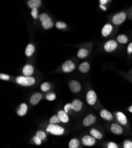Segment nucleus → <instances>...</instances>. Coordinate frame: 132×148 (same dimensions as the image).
<instances>
[{
	"instance_id": "nucleus-16",
	"label": "nucleus",
	"mask_w": 132,
	"mask_h": 148,
	"mask_svg": "<svg viewBox=\"0 0 132 148\" xmlns=\"http://www.w3.org/2000/svg\"><path fill=\"white\" fill-rule=\"evenodd\" d=\"M90 134L97 140H101L104 138V133L97 128H92L90 130Z\"/></svg>"
},
{
	"instance_id": "nucleus-25",
	"label": "nucleus",
	"mask_w": 132,
	"mask_h": 148,
	"mask_svg": "<svg viewBox=\"0 0 132 148\" xmlns=\"http://www.w3.org/2000/svg\"><path fill=\"white\" fill-rule=\"evenodd\" d=\"M80 140L77 138H72L68 143L69 148H79L80 147Z\"/></svg>"
},
{
	"instance_id": "nucleus-18",
	"label": "nucleus",
	"mask_w": 132,
	"mask_h": 148,
	"mask_svg": "<svg viewBox=\"0 0 132 148\" xmlns=\"http://www.w3.org/2000/svg\"><path fill=\"white\" fill-rule=\"evenodd\" d=\"M28 110V105L25 103H23L19 106V107L17 110V114L20 117H23L27 113Z\"/></svg>"
},
{
	"instance_id": "nucleus-20",
	"label": "nucleus",
	"mask_w": 132,
	"mask_h": 148,
	"mask_svg": "<svg viewBox=\"0 0 132 148\" xmlns=\"http://www.w3.org/2000/svg\"><path fill=\"white\" fill-rule=\"evenodd\" d=\"M57 115L59 120H61V122L63 123H68L69 122V117L68 114L66 113L64 110H59L57 113Z\"/></svg>"
},
{
	"instance_id": "nucleus-21",
	"label": "nucleus",
	"mask_w": 132,
	"mask_h": 148,
	"mask_svg": "<svg viewBox=\"0 0 132 148\" xmlns=\"http://www.w3.org/2000/svg\"><path fill=\"white\" fill-rule=\"evenodd\" d=\"M79 71L82 73H86L90 70V64L88 62L85 61L81 63L79 65Z\"/></svg>"
},
{
	"instance_id": "nucleus-35",
	"label": "nucleus",
	"mask_w": 132,
	"mask_h": 148,
	"mask_svg": "<svg viewBox=\"0 0 132 148\" xmlns=\"http://www.w3.org/2000/svg\"><path fill=\"white\" fill-rule=\"evenodd\" d=\"M64 110L68 114L70 113L71 112V111H73L72 110V108L71 103H69L66 104L64 106Z\"/></svg>"
},
{
	"instance_id": "nucleus-24",
	"label": "nucleus",
	"mask_w": 132,
	"mask_h": 148,
	"mask_svg": "<svg viewBox=\"0 0 132 148\" xmlns=\"http://www.w3.org/2000/svg\"><path fill=\"white\" fill-rule=\"evenodd\" d=\"M89 55V51L88 49L85 48H81L79 49L77 52V56L79 59H84L86 58Z\"/></svg>"
},
{
	"instance_id": "nucleus-14",
	"label": "nucleus",
	"mask_w": 132,
	"mask_h": 148,
	"mask_svg": "<svg viewBox=\"0 0 132 148\" xmlns=\"http://www.w3.org/2000/svg\"><path fill=\"white\" fill-rule=\"evenodd\" d=\"M43 98V95L39 92L33 93L30 97V103L33 106L39 104Z\"/></svg>"
},
{
	"instance_id": "nucleus-15",
	"label": "nucleus",
	"mask_w": 132,
	"mask_h": 148,
	"mask_svg": "<svg viewBox=\"0 0 132 148\" xmlns=\"http://www.w3.org/2000/svg\"><path fill=\"white\" fill-rule=\"evenodd\" d=\"M114 27L110 23H107L103 26L101 29V35L104 38H107L113 32Z\"/></svg>"
},
{
	"instance_id": "nucleus-36",
	"label": "nucleus",
	"mask_w": 132,
	"mask_h": 148,
	"mask_svg": "<svg viewBox=\"0 0 132 148\" xmlns=\"http://www.w3.org/2000/svg\"><path fill=\"white\" fill-rule=\"evenodd\" d=\"M32 140L33 142V143L36 145H38V146H40L42 144V140H40L39 138H38L36 136H34L32 138Z\"/></svg>"
},
{
	"instance_id": "nucleus-29",
	"label": "nucleus",
	"mask_w": 132,
	"mask_h": 148,
	"mask_svg": "<svg viewBox=\"0 0 132 148\" xmlns=\"http://www.w3.org/2000/svg\"><path fill=\"white\" fill-rule=\"evenodd\" d=\"M104 147L105 148H121V147L118 144L112 141L106 142L104 145Z\"/></svg>"
},
{
	"instance_id": "nucleus-10",
	"label": "nucleus",
	"mask_w": 132,
	"mask_h": 148,
	"mask_svg": "<svg viewBox=\"0 0 132 148\" xmlns=\"http://www.w3.org/2000/svg\"><path fill=\"white\" fill-rule=\"evenodd\" d=\"M97 117H96L94 114H89L87 116H86L83 119L82 125L84 127H88L94 125L96 123V121H97Z\"/></svg>"
},
{
	"instance_id": "nucleus-6",
	"label": "nucleus",
	"mask_w": 132,
	"mask_h": 148,
	"mask_svg": "<svg viewBox=\"0 0 132 148\" xmlns=\"http://www.w3.org/2000/svg\"><path fill=\"white\" fill-rule=\"evenodd\" d=\"M98 97L95 91L93 90H90L86 94V102L90 106H94L97 103Z\"/></svg>"
},
{
	"instance_id": "nucleus-17",
	"label": "nucleus",
	"mask_w": 132,
	"mask_h": 148,
	"mask_svg": "<svg viewBox=\"0 0 132 148\" xmlns=\"http://www.w3.org/2000/svg\"><path fill=\"white\" fill-rule=\"evenodd\" d=\"M72 110L75 112H79L83 108V103L79 99H74L71 103Z\"/></svg>"
},
{
	"instance_id": "nucleus-27",
	"label": "nucleus",
	"mask_w": 132,
	"mask_h": 148,
	"mask_svg": "<svg viewBox=\"0 0 132 148\" xmlns=\"http://www.w3.org/2000/svg\"><path fill=\"white\" fill-rule=\"evenodd\" d=\"M35 136H36L38 138H39L42 141H44L47 139L46 133L42 130H38L36 132Z\"/></svg>"
},
{
	"instance_id": "nucleus-31",
	"label": "nucleus",
	"mask_w": 132,
	"mask_h": 148,
	"mask_svg": "<svg viewBox=\"0 0 132 148\" xmlns=\"http://www.w3.org/2000/svg\"><path fill=\"white\" fill-rule=\"evenodd\" d=\"M55 26L57 29L63 30V29H65L66 28L67 24L62 21H58L56 23Z\"/></svg>"
},
{
	"instance_id": "nucleus-13",
	"label": "nucleus",
	"mask_w": 132,
	"mask_h": 148,
	"mask_svg": "<svg viewBox=\"0 0 132 148\" xmlns=\"http://www.w3.org/2000/svg\"><path fill=\"white\" fill-rule=\"evenodd\" d=\"M100 116L103 120L109 122L114 121V115L110 112H109V110L105 108H102L100 111Z\"/></svg>"
},
{
	"instance_id": "nucleus-8",
	"label": "nucleus",
	"mask_w": 132,
	"mask_h": 148,
	"mask_svg": "<svg viewBox=\"0 0 132 148\" xmlns=\"http://www.w3.org/2000/svg\"><path fill=\"white\" fill-rule=\"evenodd\" d=\"M110 131L116 135H122L124 133V127L117 123H112L109 126Z\"/></svg>"
},
{
	"instance_id": "nucleus-30",
	"label": "nucleus",
	"mask_w": 132,
	"mask_h": 148,
	"mask_svg": "<svg viewBox=\"0 0 132 148\" xmlns=\"http://www.w3.org/2000/svg\"><path fill=\"white\" fill-rule=\"evenodd\" d=\"M49 124H53V125H58L59 123H61V120H59L57 115L54 114L53 115L49 120Z\"/></svg>"
},
{
	"instance_id": "nucleus-33",
	"label": "nucleus",
	"mask_w": 132,
	"mask_h": 148,
	"mask_svg": "<svg viewBox=\"0 0 132 148\" xmlns=\"http://www.w3.org/2000/svg\"><path fill=\"white\" fill-rule=\"evenodd\" d=\"M31 15L34 20H37L38 18H39L38 8L32 9L31 11Z\"/></svg>"
},
{
	"instance_id": "nucleus-22",
	"label": "nucleus",
	"mask_w": 132,
	"mask_h": 148,
	"mask_svg": "<svg viewBox=\"0 0 132 148\" xmlns=\"http://www.w3.org/2000/svg\"><path fill=\"white\" fill-rule=\"evenodd\" d=\"M27 6L31 10L33 8H38L42 5L41 0H29L27 1Z\"/></svg>"
},
{
	"instance_id": "nucleus-23",
	"label": "nucleus",
	"mask_w": 132,
	"mask_h": 148,
	"mask_svg": "<svg viewBox=\"0 0 132 148\" xmlns=\"http://www.w3.org/2000/svg\"><path fill=\"white\" fill-rule=\"evenodd\" d=\"M35 52V46L32 43H29L27 45L25 49V55L27 57H31Z\"/></svg>"
},
{
	"instance_id": "nucleus-41",
	"label": "nucleus",
	"mask_w": 132,
	"mask_h": 148,
	"mask_svg": "<svg viewBox=\"0 0 132 148\" xmlns=\"http://www.w3.org/2000/svg\"><path fill=\"white\" fill-rule=\"evenodd\" d=\"M130 16H131V18H132V10H131V11H130Z\"/></svg>"
},
{
	"instance_id": "nucleus-5",
	"label": "nucleus",
	"mask_w": 132,
	"mask_h": 148,
	"mask_svg": "<svg viewBox=\"0 0 132 148\" xmlns=\"http://www.w3.org/2000/svg\"><path fill=\"white\" fill-rule=\"evenodd\" d=\"M127 17V15L125 11H120L113 16L111 18V22L114 26H120L126 21Z\"/></svg>"
},
{
	"instance_id": "nucleus-9",
	"label": "nucleus",
	"mask_w": 132,
	"mask_h": 148,
	"mask_svg": "<svg viewBox=\"0 0 132 148\" xmlns=\"http://www.w3.org/2000/svg\"><path fill=\"white\" fill-rule=\"evenodd\" d=\"M81 142L85 146H93L97 143V139H95L90 134H87L82 137Z\"/></svg>"
},
{
	"instance_id": "nucleus-28",
	"label": "nucleus",
	"mask_w": 132,
	"mask_h": 148,
	"mask_svg": "<svg viewBox=\"0 0 132 148\" xmlns=\"http://www.w3.org/2000/svg\"><path fill=\"white\" fill-rule=\"evenodd\" d=\"M40 90L42 92H46L49 91L51 90V84L49 82H43L40 85Z\"/></svg>"
},
{
	"instance_id": "nucleus-26",
	"label": "nucleus",
	"mask_w": 132,
	"mask_h": 148,
	"mask_svg": "<svg viewBox=\"0 0 132 148\" xmlns=\"http://www.w3.org/2000/svg\"><path fill=\"white\" fill-rule=\"evenodd\" d=\"M116 40L118 43L122 44V45L126 44L129 41V39L127 38V36L124 34H120L118 36H117Z\"/></svg>"
},
{
	"instance_id": "nucleus-40",
	"label": "nucleus",
	"mask_w": 132,
	"mask_h": 148,
	"mask_svg": "<svg viewBox=\"0 0 132 148\" xmlns=\"http://www.w3.org/2000/svg\"><path fill=\"white\" fill-rule=\"evenodd\" d=\"M127 110H128V112H130V113H132V105L128 107Z\"/></svg>"
},
{
	"instance_id": "nucleus-43",
	"label": "nucleus",
	"mask_w": 132,
	"mask_h": 148,
	"mask_svg": "<svg viewBox=\"0 0 132 148\" xmlns=\"http://www.w3.org/2000/svg\"><path fill=\"white\" fill-rule=\"evenodd\" d=\"M131 71H132V68H131Z\"/></svg>"
},
{
	"instance_id": "nucleus-7",
	"label": "nucleus",
	"mask_w": 132,
	"mask_h": 148,
	"mask_svg": "<svg viewBox=\"0 0 132 148\" xmlns=\"http://www.w3.org/2000/svg\"><path fill=\"white\" fill-rule=\"evenodd\" d=\"M118 45L117 40L114 39H110L107 41L104 45V50L108 53L112 52L118 48Z\"/></svg>"
},
{
	"instance_id": "nucleus-12",
	"label": "nucleus",
	"mask_w": 132,
	"mask_h": 148,
	"mask_svg": "<svg viewBox=\"0 0 132 148\" xmlns=\"http://www.w3.org/2000/svg\"><path fill=\"white\" fill-rule=\"evenodd\" d=\"M76 66L72 61L68 60L65 61L62 65V70L65 73H70L75 69Z\"/></svg>"
},
{
	"instance_id": "nucleus-34",
	"label": "nucleus",
	"mask_w": 132,
	"mask_h": 148,
	"mask_svg": "<svg viewBox=\"0 0 132 148\" xmlns=\"http://www.w3.org/2000/svg\"><path fill=\"white\" fill-rule=\"evenodd\" d=\"M123 148H132V139H126L122 144Z\"/></svg>"
},
{
	"instance_id": "nucleus-2",
	"label": "nucleus",
	"mask_w": 132,
	"mask_h": 148,
	"mask_svg": "<svg viewBox=\"0 0 132 148\" xmlns=\"http://www.w3.org/2000/svg\"><path fill=\"white\" fill-rule=\"evenodd\" d=\"M36 79L33 77H26V76H18L16 78V82L17 84L20 85L23 87H30L33 86L36 83Z\"/></svg>"
},
{
	"instance_id": "nucleus-38",
	"label": "nucleus",
	"mask_w": 132,
	"mask_h": 148,
	"mask_svg": "<svg viewBox=\"0 0 132 148\" xmlns=\"http://www.w3.org/2000/svg\"><path fill=\"white\" fill-rule=\"evenodd\" d=\"M127 52L128 55H131L132 54V42L130 43L128 46H127Z\"/></svg>"
},
{
	"instance_id": "nucleus-3",
	"label": "nucleus",
	"mask_w": 132,
	"mask_h": 148,
	"mask_svg": "<svg viewBox=\"0 0 132 148\" xmlns=\"http://www.w3.org/2000/svg\"><path fill=\"white\" fill-rule=\"evenodd\" d=\"M46 131L53 136H62L65 133V129L58 125L49 124L46 128Z\"/></svg>"
},
{
	"instance_id": "nucleus-11",
	"label": "nucleus",
	"mask_w": 132,
	"mask_h": 148,
	"mask_svg": "<svg viewBox=\"0 0 132 148\" xmlns=\"http://www.w3.org/2000/svg\"><path fill=\"white\" fill-rule=\"evenodd\" d=\"M69 90L74 93L79 92L82 89L81 83L77 80H71L68 83Z\"/></svg>"
},
{
	"instance_id": "nucleus-1",
	"label": "nucleus",
	"mask_w": 132,
	"mask_h": 148,
	"mask_svg": "<svg viewBox=\"0 0 132 148\" xmlns=\"http://www.w3.org/2000/svg\"><path fill=\"white\" fill-rule=\"evenodd\" d=\"M39 20L44 30H49L54 26V23L51 17L46 13H43L39 15Z\"/></svg>"
},
{
	"instance_id": "nucleus-37",
	"label": "nucleus",
	"mask_w": 132,
	"mask_h": 148,
	"mask_svg": "<svg viewBox=\"0 0 132 148\" xmlns=\"http://www.w3.org/2000/svg\"><path fill=\"white\" fill-rule=\"evenodd\" d=\"M10 78V77L7 75V74L5 73H0V79L1 80H4V81H8Z\"/></svg>"
},
{
	"instance_id": "nucleus-42",
	"label": "nucleus",
	"mask_w": 132,
	"mask_h": 148,
	"mask_svg": "<svg viewBox=\"0 0 132 148\" xmlns=\"http://www.w3.org/2000/svg\"><path fill=\"white\" fill-rule=\"evenodd\" d=\"M130 81H131V82H132V77H131V78H130Z\"/></svg>"
},
{
	"instance_id": "nucleus-4",
	"label": "nucleus",
	"mask_w": 132,
	"mask_h": 148,
	"mask_svg": "<svg viewBox=\"0 0 132 148\" xmlns=\"http://www.w3.org/2000/svg\"><path fill=\"white\" fill-rule=\"evenodd\" d=\"M114 117L117 123L123 127L129 129L130 124L126 116L120 111H117L114 113Z\"/></svg>"
},
{
	"instance_id": "nucleus-39",
	"label": "nucleus",
	"mask_w": 132,
	"mask_h": 148,
	"mask_svg": "<svg viewBox=\"0 0 132 148\" xmlns=\"http://www.w3.org/2000/svg\"><path fill=\"white\" fill-rule=\"evenodd\" d=\"M100 3L103 5H104V4H106L109 1H108L107 0H100Z\"/></svg>"
},
{
	"instance_id": "nucleus-32",
	"label": "nucleus",
	"mask_w": 132,
	"mask_h": 148,
	"mask_svg": "<svg viewBox=\"0 0 132 148\" xmlns=\"http://www.w3.org/2000/svg\"><path fill=\"white\" fill-rule=\"evenodd\" d=\"M56 98V95L54 92H49L46 95V99L47 101H52Z\"/></svg>"
},
{
	"instance_id": "nucleus-19",
	"label": "nucleus",
	"mask_w": 132,
	"mask_h": 148,
	"mask_svg": "<svg viewBox=\"0 0 132 148\" xmlns=\"http://www.w3.org/2000/svg\"><path fill=\"white\" fill-rule=\"evenodd\" d=\"M22 72L24 76L31 77L34 73V67L30 64H26L23 67Z\"/></svg>"
}]
</instances>
